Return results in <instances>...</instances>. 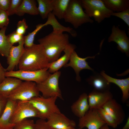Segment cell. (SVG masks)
Listing matches in <instances>:
<instances>
[{
    "mask_svg": "<svg viewBox=\"0 0 129 129\" xmlns=\"http://www.w3.org/2000/svg\"><path fill=\"white\" fill-rule=\"evenodd\" d=\"M49 60L40 44H34L24 50L18 65L19 70L35 71L48 68Z\"/></svg>",
    "mask_w": 129,
    "mask_h": 129,
    "instance_id": "1",
    "label": "cell"
},
{
    "mask_svg": "<svg viewBox=\"0 0 129 129\" xmlns=\"http://www.w3.org/2000/svg\"><path fill=\"white\" fill-rule=\"evenodd\" d=\"M38 41L43 47L50 63L58 59L61 52L70 43L68 34L53 32L38 39Z\"/></svg>",
    "mask_w": 129,
    "mask_h": 129,
    "instance_id": "2",
    "label": "cell"
},
{
    "mask_svg": "<svg viewBox=\"0 0 129 129\" xmlns=\"http://www.w3.org/2000/svg\"><path fill=\"white\" fill-rule=\"evenodd\" d=\"M64 19L76 29L83 24L92 23L94 21L84 11L79 0H70Z\"/></svg>",
    "mask_w": 129,
    "mask_h": 129,
    "instance_id": "3",
    "label": "cell"
},
{
    "mask_svg": "<svg viewBox=\"0 0 129 129\" xmlns=\"http://www.w3.org/2000/svg\"><path fill=\"white\" fill-rule=\"evenodd\" d=\"M84 12L90 18L100 23L105 19L110 17L113 12L107 8L102 0H81Z\"/></svg>",
    "mask_w": 129,
    "mask_h": 129,
    "instance_id": "4",
    "label": "cell"
},
{
    "mask_svg": "<svg viewBox=\"0 0 129 129\" xmlns=\"http://www.w3.org/2000/svg\"><path fill=\"white\" fill-rule=\"evenodd\" d=\"M56 97L45 98L39 96L27 101L31 104L38 110L40 119H47L51 114L61 112L55 104Z\"/></svg>",
    "mask_w": 129,
    "mask_h": 129,
    "instance_id": "5",
    "label": "cell"
},
{
    "mask_svg": "<svg viewBox=\"0 0 129 129\" xmlns=\"http://www.w3.org/2000/svg\"><path fill=\"white\" fill-rule=\"evenodd\" d=\"M61 72L59 71L50 75L43 81L36 83L39 91L45 98L56 97L63 99L62 93L59 86V79Z\"/></svg>",
    "mask_w": 129,
    "mask_h": 129,
    "instance_id": "6",
    "label": "cell"
},
{
    "mask_svg": "<svg viewBox=\"0 0 129 129\" xmlns=\"http://www.w3.org/2000/svg\"><path fill=\"white\" fill-rule=\"evenodd\" d=\"M39 96L36 83L31 81L22 82L10 94L7 98L16 101H27Z\"/></svg>",
    "mask_w": 129,
    "mask_h": 129,
    "instance_id": "7",
    "label": "cell"
},
{
    "mask_svg": "<svg viewBox=\"0 0 129 129\" xmlns=\"http://www.w3.org/2000/svg\"><path fill=\"white\" fill-rule=\"evenodd\" d=\"M31 117L39 118V114L38 110L28 102L17 101L10 120V122L15 124Z\"/></svg>",
    "mask_w": 129,
    "mask_h": 129,
    "instance_id": "8",
    "label": "cell"
},
{
    "mask_svg": "<svg viewBox=\"0 0 129 129\" xmlns=\"http://www.w3.org/2000/svg\"><path fill=\"white\" fill-rule=\"evenodd\" d=\"M48 69L47 68L35 71L13 70L6 71L5 76L6 77H15L22 81H32L38 83L43 81L51 74Z\"/></svg>",
    "mask_w": 129,
    "mask_h": 129,
    "instance_id": "9",
    "label": "cell"
},
{
    "mask_svg": "<svg viewBox=\"0 0 129 129\" xmlns=\"http://www.w3.org/2000/svg\"><path fill=\"white\" fill-rule=\"evenodd\" d=\"M106 124L100 117L97 109L90 108L82 117L79 118L78 126L83 129H100Z\"/></svg>",
    "mask_w": 129,
    "mask_h": 129,
    "instance_id": "10",
    "label": "cell"
},
{
    "mask_svg": "<svg viewBox=\"0 0 129 129\" xmlns=\"http://www.w3.org/2000/svg\"><path fill=\"white\" fill-rule=\"evenodd\" d=\"M108 41L109 42H115L118 45V49L122 52L125 53L128 56H129V38L124 30H121L118 26L113 25Z\"/></svg>",
    "mask_w": 129,
    "mask_h": 129,
    "instance_id": "11",
    "label": "cell"
},
{
    "mask_svg": "<svg viewBox=\"0 0 129 129\" xmlns=\"http://www.w3.org/2000/svg\"><path fill=\"white\" fill-rule=\"evenodd\" d=\"M95 56H88L84 58L79 57L76 53L74 50L71 54L69 63H67L64 67H70L74 70L76 75V79L78 81H81V78L79 75L80 71L84 69H87L93 71V69L89 65L86 59L89 58L94 59Z\"/></svg>",
    "mask_w": 129,
    "mask_h": 129,
    "instance_id": "12",
    "label": "cell"
},
{
    "mask_svg": "<svg viewBox=\"0 0 129 129\" xmlns=\"http://www.w3.org/2000/svg\"><path fill=\"white\" fill-rule=\"evenodd\" d=\"M113 97L112 94L109 91L101 92L94 90L88 95L90 108L97 109L102 108Z\"/></svg>",
    "mask_w": 129,
    "mask_h": 129,
    "instance_id": "13",
    "label": "cell"
},
{
    "mask_svg": "<svg viewBox=\"0 0 129 129\" xmlns=\"http://www.w3.org/2000/svg\"><path fill=\"white\" fill-rule=\"evenodd\" d=\"M17 46H12L9 50L7 57L8 66L5 69L6 71L13 70L18 66L24 50V39L19 43Z\"/></svg>",
    "mask_w": 129,
    "mask_h": 129,
    "instance_id": "14",
    "label": "cell"
},
{
    "mask_svg": "<svg viewBox=\"0 0 129 129\" xmlns=\"http://www.w3.org/2000/svg\"><path fill=\"white\" fill-rule=\"evenodd\" d=\"M47 119V124L52 129H61L76 126L74 120L70 119L61 112L51 114Z\"/></svg>",
    "mask_w": 129,
    "mask_h": 129,
    "instance_id": "15",
    "label": "cell"
},
{
    "mask_svg": "<svg viewBox=\"0 0 129 129\" xmlns=\"http://www.w3.org/2000/svg\"><path fill=\"white\" fill-rule=\"evenodd\" d=\"M102 108L114 118L118 125L125 119V113L122 106L114 99L110 100Z\"/></svg>",
    "mask_w": 129,
    "mask_h": 129,
    "instance_id": "16",
    "label": "cell"
},
{
    "mask_svg": "<svg viewBox=\"0 0 129 129\" xmlns=\"http://www.w3.org/2000/svg\"><path fill=\"white\" fill-rule=\"evenodd\" d=\"M75 48V45L70 43L63 51L64 54L55 61L50 63L48 69V72L51 74L53 73L58 71L67 63L71 54Z\"/></svg>",
    "mask_w": 129,
    "mask_h": 129,
    "instance_id": "17",
    "label": "cell"
},
{
    "mask_svg": "<svg viewBox=\"0 0 129 129\" xmlns=\"http://www.w3.org/2000/svg\"><path fill=\"white\" fill-rule=\"evenodd\" d=\"M17 102L8 98L6 107L0 118V129H12L15 125L10 122V120Z\"/></svg>",
    "mask_w": 129,
    "mask_h": 129,
    "instance_id": "18",
    "label": "cell"
},
{
    "mask_svg": "<svg viewBox=\"0 0 129 129\" xmlns=\"http://www.w3.org/2000/svg\"><path fill=\"white\" fill-rule=\"evenodd\" d=\"M71 110L76 116L83 117L90 109L88 100V95L85 93L81 94L78 99L72 104Z\"/></svg>",
    "mask_w": 129,
    "mask_h": 129,
    "instance_id": "19",
    "label": "cell"
},
{
    "mask_svg": "<svg viewBox=\"0 0 129 129\" xmlns=\"http://www.w3.org/2000/svg\"><path fill=\"white\" fill-rule=\"evenodd\" d=\"M109 83H114L121 89L122 93V102L125 103L129 98V78L124 79H118L112 78L107 75L103 70L100 74Z\"/></svg>",
    "mask_w": 129,
    "mask_h": 129,
    "instance_id": "20",
    "label": "cell"
},
{
    "mask_svg": "<svg viewBox=\"0 0 129 129\" xmlns=\"http://www.w3.org/2000/svg\"><path fill=\"white\" fill-rule=\"evenodd\" d=\"M22 82L15 77H6L0 84V94L7 98Z\"/></svg>",
    "mask_w": 129,
    "mask_h": 129,
    "instance_id": "21",
    "label": "cell"
},
{
    "mask_svg": "<svg viewBox=\"0 0 129 129\" xmlns=\"http://www.w3.org/2000/svg\"><path fill=\"white\" fill-rule=\"evenodd\" d=\"M45 26L48 25H51L53 28V32L57 33H62L64 32H67L71 34L72 36L75 37L77 34L75 31L72 28L65 27L60 24L57 20L55 16L52 12L49 14L47 20L44 23Z\"/></svg>",
    "mask_w": 129,
    "mask_h": 129,
    "instance_id": "22",
    "label": "cell"
},
{
    "mask_svg": "<svg viewBox=\"0 0 129 129\" xmlns=\"http://www.w3.org/2000/svg\"><path fill=\"white\" fill-rule=\"evenodd\" d=\"M25 13L32 15H36L39 14L36 0H22L16 14L21 16Z\"/></svg>",
    "mask_w": 129,
    "mask_h": 129,
    "instance_id": "23",
    "label": "cell"
},
{
    "mask_svg": "<svg viewBox=\"0 0 129 129\" xmlns=\"http://www.w3.org/2000/svg\"><path fill=\"white\" fill-rule=\"evenodd\" d=\"M87 81L95 90L101 92L109 91L110 83L100 74L91 76Z\"/></svg>",
    "mask_w": 129,
    "mask_h": 129,
    "instance_id": "24",
    "label": "cell"
},
{
    "mask_svg": "<svg viewBox=\"0 0 129 129\" xmlns=\"http://www.w3.org/2000/svg\"><path fill=\"white\" fill-rule=\"evenodd\" d=\"M70 0H52V13L59 19H64Z\"/></svg>",
    "mask_w": 129,
    "mask_h": 129,
    "instance_id": "25",
    "label": "cell"
},
{
    "mask_svg": "<svg viewBox=\"0 0 129 129\" xmlns=\"http://www.w3.org/2000/svg\"><path fill=\"white\" fill-rule=\"evenodd\" d=\"M106 7L113 12H119L129 8V0H102Z\"/></svg>",
    "mask_w": 129,
    "mask_h": 129,
    "instance_id": "26",
    "label": "cell"
},
{
    "mask_svg": "<svg viewBox=\"0 0 129 129\" xmlns=\"http://www.w3.org/2000/svg\"><path fill=\"white\" fill-rule=\"evenodd\" d=\"M6 28V27H4L0 30V55L7 58L12 45L10 43L7 36L5 35Z\"/></svg>",
    "mask_w": 129,
    "mask_h": 129,
    "instance_id": "27",
    "label": "cell"
},
{
    "mask_svg": "<svg viewBox=\"0 0 129 129\" xmlns=\"http://www.w3.org/2000/svg\"><path fill=\"white\" fill-rule=\"evenodd\" d=\"M39 14L43 19L47 18L53 10L52 0H37Z\"/></svg>",
    "mask_w": 129,
    "mask_h": 129,
    "instance_id": "28",
    "label": "cell"
},
{
    "mask_svg": "<svg viewBox=\"0 0 129 129\" xmlns=\"http://www.w3.org/2000/svg\"><path fill=\"white\" fill-rule=\"evenodd\" d=\"M97 110L99 114L102 119L108 126L115 128L118 125L114 118L102 108Z\"/></svg>",
    "mask_w": 129,
    "mask_h": 129,
    "instance_id": "29",
    "label": "cell"
},
{
    "mask_svg": "<svg viewBox=\"0 0 129 129\" xmlns=\"http://www.w3.org/2000/svg\"><path fill=\"white\" fill-rule=\"evenodd\" d=\"M45 26L44 24H40L36 26V29L32 32L29 33L24 37V45L25 48H28L32 46L34 44V41L35 36L42 28Z\"/></svg>",
    "mask_w": 129,
    "mask_h": 129,
    "instance_id": "30",
    "label": "cell"
},
{
    "mask_svg": "<svg viewBox=\"0 0 129 129\" xmlns=\"http://www.w3.org/2000/svg\"><path fill=\"white\" fill-rule=\"evenodd\" d=\"M34 125L33 120L26 119L15 124L12 129H34Z\"/></svg>",
    "mask_w": 129,
    "mask_h": 129,
    "instance_id": "31",
    "label": "cell"
},
{
    "mask_svg": "<svg viewBox=\"0 0 129 129\" xmlns=\"http://www.w3.org/2000/svg\"><path fill=\"white\" fill-rule=\"evenodd\" d=\"M22 0H11L9 7L7 11L9 16L16 14Z\"/></svg>",
    "mask_w": 129,
    "mask_h": 129,
    "instance_id": "32",
    "label": "cell"
},
{
    "mask_svg": "<svg viewBox=\"0 0 129 129\" xmlns=\"http://www.w3.org/2000/svg\"><path fill=\"white\" fill-rule=\"evenodd\" d=\"M111 15L121 19L129 27V8L120 12H113L112 13Z\"/></svg>",
    "mask_w": 129,
    "mask_h": 129,
    "instance_id": "33",
    "label": "cell"
},
{
    "mask_svg": "<svg viewBox=\"0 0 129 129\" xmlns=\"http://www.w3.org/2000/svg\"><path fill=\"white\" fill-rule=\"evenodd\" d=\"M9 41L12 46L14 44L19 43L24 39V36L17 33L15 31L7 35Z\"/></svg>",
    "mask_w": 129,
    "mask_h": 129,
    "instance_id": "34",
    "label": "cell"
},
{
    "mask_svg": "<svg viewBox=\"0 0 129 129\" xmlns=\"http://www.w3.org/2000/svg\"><path fill=\"white\" fill-rule=\"evenodd\" d=\"M8 16L7 11L0 9V28L8 26L9 23Z\"/></svg>",
    "mask_w": 129,
    "mask_h": 129,
    "instance_id": "35",
    "label": "cell"
},
{
    "mask_svg": "<svg viewBox=\"0 0 129 129\" xmlns=\"http://www.w3.org/2000/svg\"><path fill=\"white\" fill-rule=\"evenodd\" d=\"M17 28L15 31L18 34L23 35L25 33L26 30L28 28L25 19L19 21L17 25Z\"/></svg>",
    "mask_w": 129,
    "mask_h": 129,
    "instance_id": "36",
    "label": "cell"
},
{
    "mask_svg": "<svg viewBox=\"0 0 129 129\" xmlns=\"http://www.w3.org/2000/svg\"><path fill=\"white\" fill-rule=\"evenodd\" d=\"M34 129H52L45 120L39 118L35 123Z\"/></svg>",
    "mask_w": 129,
    "mask_h": 129,
    "instance_id": "37",
    "label": "cell"
},
{
    "mask_svg": "<svg viewBox=\"0 0 129 129\" xmlns=\"http://www.w3.org/2000/svg\"><path fill=\"white\" fill-rule=\"evenodd\" d=\"M7 100V98L0 94V118L5 108Z\"/></svg>",
    "mask_w": 129,
    "mask_h": 129,
    "instance_id": "38",
    "label": "cell"
},
{
    "mask_svg": "<svg viewBox=\"0 0 129 129\" xmlns=\"http://www.w3.org/2000/svg\"><path fill=\"white\" fill-rule=\"evenodd\" d=\"M11 0H0V9L5 11L8 10Z\"/></svg>",
    "mask_w": 129,
    "mask_h": 129,
    "instance_id": "39",
    "label": "cell"
},
{
    "mask_svg": "<svg viewBox=\"0 0 129 129\" xmlns=\"http://www.w3.org/2000/svg\"><path fill=\"white\" fill-rule=\"evenodd\" d=\"M6 72L5 69L3 67L0 62V84L6 77L5 73Z\"/></svg>",
    "mask_w": 129,
    "mask_h": 129,
    "instance_id": "40",
    "label": "cell"
},
{
    "mask_svg": "<svg viewBox=\"0 0 129 129\" xmlns=\"http://www.w3.org/2000/svg\"><path fill=\"white\" fill-rule=\"evenodd\" d=\"M122 129H129V117L128 118L126 123Z\"/></svg>",
    "mask_w": 129,
    "mask_h": 129,
    "instance_id": "41",
    "label": "cell"
},
{
    "mask_svg": "<svg viewBox=\"0 0 129 129\" xmlns=\"http://www.w3.org/2000/svg\"><path fill=\"white\" fill-rule=\"evenodd\" d=\"M100 129H110L109 126L107 124H105L103 125L100 128Z\"/></svg>",
    "mask_w": 129,
    "mask_h": 129,
    "instance_id": "42",
    "label": "cell"
},
{
    "mask_svg": "<svg viewBox=\"0 0 129 129\" xmlns=\"http://www.w3.org/2000/svg\"><path fill=\"white\" fill-rule=\"evenodd\" d=\"M61 129H76L75 127H69Z\"/></svg>",
    "mask_w": 129,
    "mask_h": 129,
    "instance_id": "43",
    "label": "cell"
},
{
    "mask_svg": "<svg viewBox=\"0 0 129 129\" xmlns=\"http://www.w3.org/2000/svg\"><path fill=\"white\" fill-rule=\"evenodd\" d=\"M77 129H82L79 128Z\"/></svg>",
    "mask_w": 129,
    "mask_h": 129,
    "instance_id": "44",
    "label": "cell"
}]
</instances>
